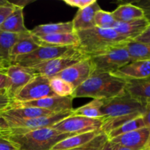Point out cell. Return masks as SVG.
<instances>
[{"label":"cell","instance_id":"cell-36","mask_svg":"<svg viewBox=\"0 0 150 150\" xmlns=\"http://www.w3.org/2000/svg\"><path fill=\"white\" fill-rule=\"evenodd\" d=\"M133 4L141 7L144 13V18L150 23V0H140L133 1Z\"/></svg>","mask_w":150,"mask_h":150},{"label":"cell","instance_id":"cell-31","mask_svg":"<svg viewBox=\"0 0 150 150\" xmlns=\"http://www.w3.org/2000/svg\"><path fill=\"white\" fill-rule=\"evenodd\" d=\"M117 23V21L110 12L100 9L95 13V23L97 27L101 29H114Z\"/></svg>","mask_w":150,"mask_h":150},{"label":"cell","instance_id":"cell-13","mask_svg":"<svg viewBox=\"0 0 150 150\" xmlns=\"http://www.w3.org/2000/svg\"><path fill=\"white\" fill-rule=\"evenodd\" d=\"M112 75L126 81L149 79H150V60L132 61L114 72Z\"/></svg>","mask_w":150,"mask_h":150},{"label":"cell","instance_id":"cell-15","mask_svg":"<svg viewBox=\"0 0 150 150\" xmlns=\"http://www.w3.org/2000/svg\"><path fill=\"white\" fill-rule=\"evenodd\" d=\"M4 72L10 79V85L7 92L12 100L18 92L35 76L28 68L18 65H10L4 69Z\"/></svg>","mask_w":150,"mask_h":150},{"label":"cell","instance_id":"cell-6","mask_svg":"<svg viewBox=\"0 0 150 150\" xmlns=\"http://www.w3.org/2000/svg\"><path fill=\"white\" fill-rule=\"evenodd\" d=\"M77 49L76 47L41 45L29 54L18 57L11 65H18L25 68H29L49 60L71 54Z\"/></svg>","mask_w":150,"mask_h":150},{"label":"cell","instance_id":"cell-8","mask_svg":"<svg viewBox=\"0 0 150 150\" xmlns=\"http://www.w3.org/2000/svg\"><path fill=\"white\" fill-rule=\"evenodd\" d=\"M54 96L57 95L50 86L49 79L41 75H35V76L18 92L16 97L13 98V102H29Z\"/></svg>","mask_w":150,"mask_h":150},{"label":"cell","instance_id":"cell-27","mask_svg":"<svg viewBox=\"0 0 150 150\" xmlns=\"http://www.w3.org/2000/svg\"><path fill=\"white\" fill-rule=\"evenodd\" d=\"M103 104V100L93 99L86 105L76 109H73V115L81 116L86 118L95 120H103V115L101 111Z\"/></svg>","mask_w":150,"mask_h":150},{"label":"cell","instance_id":"cell-47","mask_svg":"<svg viewBox=\"0 0 150 150\" xmlns=\"http://www.w3.org/2000/svg\"><path fill=\"white\" fill-rule=\"evenodd\" d=\"M1 136H4L3 134H1V133H0V137H1Z\"/></svg>","mask_w":150,"mask_h":150},{"label":"cell","instance_id":"cell-45","mask_svg":"<svg viewBox=\"0 0 150 150\" xmlns=\"http://www.w3.org/2000/svg\"><path fill=\"white\" fill-rule=\"evenodd\" d=\"M7 0H0V5H1V4H4V3L7 2Z\"/></svg>","mask_w":150,"mask_h":150},{"label":"cell","instance_id":"cell-3","mask_svg":"<svg viewBox=\"0 0 150 150\" xmlns=\"http://www.w3.org/2000/svg\"><path fill=\"white\" fill-rule=\"evenodd\" d=\"M76 134L65 133L51 127H43L22 133H8L4 137L19 150H51L61 141Z\"/></svg>","mask_w":150,"mask_h":150},{"label":"cell","instance_id":"cell-43","mask_svg":"<svg viewBox=\"0 0 150 150\" xmlns=\"http://www.w3.org/2000/svg\"><path fill=\"white\" fill-rule=\"evenodd\" d=\"M99 150H113L111 143L109 140H107L105 143L103 144V146L100 148Z\"/></svg>","mask_w":150,"mask_h":150},{"label":"cell","instance_id":"cell-19","mask_svg":"<svg viewBox=\"0 0 150 150\" xmlns=\"http://www.w3.org/2000/svg\"><path fill=\"white\" fill-rule=\"evenodd\" d=\"M39 47L40 45L35 40V38L31 35L30 30L28 33L21 34L10 51V65L18 57L29 54Z\"/></svg>","mask_w":150,"mask_h":150},{"label":"cell","instance_id":"cell-16","mask_svg":"<svg viewBox=\"0 0 150 150\" xmlns=\"http://www.w3.org/2000/svg\"><path fill=\"white\" fill-rule=\"evenodd\" d=\"M100 9L98 1H95L88 7L79 10L73 21H71L75 32L86 30L95 27V13Z\"/></svg>","mask_w":150,"mask_h":150},{"label":"cell","instance_id":"cell-30","mask_svg":"<svg viewBox=\"0 0 150 150\" xmlns=\"http://www.w3.org/2000/svg\"><path fill=\"white\" fill-rule=\"evenodd\" d=\"M49 83L51 89L57 96L72 97L75 91L73 85L59 78H51L49 79Z\"/></svg>","mask_w":150,"mask_h":150},{"label":"cell","instance_id":"cell-42","mask_svg":"<svg viewBox=\"0 0 150 150\" xmlns=\"http://www.w3.org/2000/svg\"><path fill=\"white\" fill-rule=\"evenodd\" d=\"M111 143V146H112V149L113 150H132L129 148L125 147L124 146H122V145L118 144H115V143Z\"/></svg>","mask_w":150,"mask_h":150},{"label":"cell","instance_id":"cell-11","mask_svg":"<svg viewBox=\"0 0 150 150\" xmlns=\"http://www.w3.org/2000/svg\"><path fill=\"white\" fill-rule=\"evenodd\" d=\"M73 98L72 97H48L29 102H12L10 107H35L48 110L55 113L65 112L73 109Z\"/></svg>","mask_w":150,"mask_h":150},{"label":"cell","instance_id":"cell-32","mask_svg":"<svg viewBox=\"0 0 150 150\" xmlns=\"http://www.w3.org/2000/svg\"><path fill=\"white\" fill-rule=\"evenodd\" d=\"M108 140V136L103 132L98 135V136L95 138L93 140L91 141L86 144L81 146V147L76 148V149H70V150H99L100 148L103 146L104 143Z\"/></svg>","mask_w":150,"mask_h":150},{"label":"cell","instance_id":"cell-5","mask_svg":"<svg viewBox=\"0 0 150 150\" xmlns=\"http://www.w3.org/2000/svg\"><path fill=\"white\" fill-rule=\"evenodd\" d=\"M101 111L103 120L133 114H142L145 111V105L125 92L122 95L107 100H103Z\"/></svg>","mask_w":150,"mask_h":150},{"label":"cell","instance_id":"cell-26","mask_svg":"<svg viewBox=\"0 0 150 150\" xmlns=\"http://www.w3.org/2000/svg\"><path fill=\"white\" fill-rule=\"evenodd\" d=\"M126 92L144 104L150 101V79L127 81Z\"/></svg>","mask_w":150,"mask_h":150},{"label":"cell","instance_id":"cell-24","mask_svg":"<svg viewBox=\"0 0 150 150\" xmlns=\"http://www.w3.org/2000/svg\"><path fill=\"white\" fill-rule=\"evenodd\" d=\"M111 14L117 22L130 21L144 18L143 10L131 2L120 4L115 10L111 12Z\"/></svg>","mask_w":150,"mask_h":150},{"label":"cell","instance_id":"cell-39","mask_svg":"<svg viewBox=\"0 0 150 150\" xmlns=\"http://www.w3.org/2000/svg\"><path fill=\"white\" fill-rule=\"evenodd\" d=\"M10 81L8 76L6 75L4 70H0V90L6 89L7 90L10 87Z\"/></svg>","mask_w":150,"mask_h":150},{"label":"cell","instance_id":"cell-23","mask_svg":"<svg viewBox=\"0 0 150 150\" xmlns=\"http://www.w3.org/2000/svg\"><path fill=\"white\" fill-rule=\"evenodd\" d=\"M73 32L75 31L72 21L39 25L30 30L31 35L37 38L60 33H70Z\"/></svg>","mask_w":150,"mask_h":150},{"label":"cell","instance_id":"cell-4","mask_svg":"<svg viewBox=\"0 0 150 150\" xmlns=\"http://www.w3.org/2000/svg\"><path fill=\"white\" fill-rule=\"evenodd\" d=\"M126 43V42H125ZM125 43L111 48L105 52L89 57L93 67V74L114 73L132 62Z\"/></svg>","mask_w":150,"mask_h":150},{"label":"cell","instance_id":"cell-22","mask_svg":"<svg viewBox=\"0 0 150 150\" xmlns=\"http://www.w3.org/2000/svg\"><path fill=\"white\" fill-rule=\"evenodd\" d=\"M102 132V130H99L73 135L57 143L55 146H53L51 150H70L81 147L93 140Z\"/></svg>","mask_w":150,"mask_h":150},{"label":"cell","instance_id":"cell-38","mask_svg":"<svg viewBox=\"0 0 150 150\" xmlns=\"http://www.w3.org/2000/svg\"><path fill=\"white\" fill-rule=\"evenodd\" d=\"M0 150H19L18 148L4 136L0 137Z\"/></svg>","mask_w":150,"mask_h":150},{"label":"cell","instance_id":"cell-44","mask_svg":"<svg viewBox=\"0 0 150 150\" xmlns=\"http://www.w3.org/2000/svg\"><path fill=\"white\" fill-rule=\"evenodd\" d=\"M141 150H150V145H148V146H146V147H144V149H142Z\"/></svg>","mask_w":150,"mask_h":150},{"label":"cell","instance_id":"cell-35","mask_svg":"<svg viewBox=\"0 0 150 150\" xmlns=\"http://www.w3.org/2000/svg\"><path fill=\"white\" fill-rule=\"evenodd\" d=\"M12 100L7 95L6 89L0 90V111L7 109L11 105Z\"/></svg>","mask_w":150,"mask_h":150},{"label":"cell","instance_id":"cell-12","mask_svg":"<svg viewBox=\"0 0 150 150\" xmlns=\"http://www.w3.org/2000/svg\"><path fill=\"white\" fill-rule=\"evenodd\" d=\"M93 73L92 62L89 57L83 59L76 64L67 67L54 77L59 78L73 86L75 89L86 81ZM53 78V77H52Z\"/></svg>","mask_w":150,"mask_h":150},{"label":"cell","instance_id":"cell-48","mask_svg":"<svg viewBox=\"0 0 150 150\" xmlns=\"http://www.w3.org/2000/svg\"><path fill=\"white\" fill-rule=\"evenodd\" d=\"M148 145H150V140H149V144Z\"/></svg>","mask_w":150,"mask_h":150},{"label":"cell","instance_id":"cell-14","mask_svg":"<svg viewBox=\"0 0 150 150\" xmlns=\"http://www.w3.org/2000/svg\"><path fill=\"white\" fill-rule=\"evenodd\" d=\"M149 140L150 129L145 127L120 135L109 141L112 143L118 144L132 150H141L148 146Z\"/></svg>","mask_w":150,"mask_h":150},{"label":"cell","instance_id":"cell-17","mask_svg":"<svg viewBox=\"0 0 150 150\" xmlns=\"http://www.w3.org/2000/svg\"><path fill=\"white\" fill-rule=\"evenodd\" d=\"M14 4H16L14 10L0 26V30L17 35L28 33L29 30L25 26L23 18V10L24 6L16 4V3Z\"/></svg>","mask_w":150,"mask_h":150},{"label":"cell","instance_id":"cell-33","mask_svg":"<svg viewBox=\"0 0 150 150\" xmlns=\"http://www.w3.org/2000/svg\"><path fill=\"white\" fill-rule=\"evenodd\" d=\"M15 7H16V4L9 1L0 5V26L7 18V17L13 13Z\"/></svg>","mask_w":150,"mask_h":150},{"label":"cell","instance_id":"cell-28","mask_svg":"<svg viewBox=\"0 0 150 150\" xmlns=\"http://www.w3.org/2000/svg\"><path fill=\"white\" fill-rule=\"evenodd\" d=\"M125 47L132 61L150 60V44L129 40L125 43Z\"/></svg>","mask_w":150,"mask_h":150},{"label":"cell","instance_id":"cell-34","mask_svg":"<svg viewBox=\"0 0 150 150\" xmlns=\"http://www.w3.org/2000/svg\"><path fill=\"white\" fill-rule=\"evenodd\" d=\"M95 0H64V2L70 7H76L79 10L85 8L95 1Z\"/></svg>","mask_w":150,"mask_h":150},{"label":"cell","instance_id":"cell-20","mask_svg":"<svg viewBox=\"0 0 150 150\" xmlns=\"http://www.w3.org/2000/svg\"><path fill=\"white\" fill-rule=\"evenodd\" d=\"M57 113L35 107H10L7 109L0 111L1 117H9L17 119H34L48 117Z\"/></svg>","mask_w":150,"mask_h":150},{"label":"cell","instance_id":"cell-21","mask_svg":"<svg viewBox=\"0 0 150 150\" xmlns=\"http://www.w3.org/2000/svg\"><path fill=\"white\" fill-rule=\"evenodd\" d=\"M149 23L145 18L126 22H117L114 29L121 36L133 40L140 35Z\"/></svg>","mask_w":150,"mask_h":150},{"label":"cell","instance_id":"cell-1","mask_svg":"<svg viewBox=\"0 0 150 150\" xmlns=\"http://www.w3.org/2000/svg\"><path fill=\"white\" fill-rule=\"evenodd\" d=\"M127 81L111 73L93 74L76 88L72 98H91L107 100L126 92Z\"/></svg>","mask_w":150,"mask_h":150},{"label":"cell","instance_id":"cell-46","mask_svg":"<svg viewBox=\"0 0 150 150\" xmlns=\"http://www.w3.org/2000/svg\"><path fill=\"white\" fill-rule=\"evenodd\" d=\"M4 70V67H3L2 66H1V64H0V70Z\"/></svg>","mask_w":150,"mask_h":150},{"label":"cell","instance_id":"cell-2","mask_svg":"<svg viewBox=\"0 0 150 150\" xmlns=\"http://www.w3.org/2000/svg\"><path fill=\"white\" fill-rule=\"evenodd\" d=\"M79 39L78 49L87 57L97 55L129 41L114 29L95 27L76 32Z\"/></svg>","mask_w":150,"mask_h":150},{"label":"cell","instance_id":"cell-7","mask_svg":"<svg viewBox=\"0 0 150 150\" xmlns=\"http://www.w3.org/2000/svg\"><path fill=\"white\" fill-rule=\"evenodd\" d=\"M73 115V110L65 112H60L48 117H42L34 119H17L9 117H2L10 126L8 133H22L29 130L43 127H51L61 120ZM7 133V134H8Z\"/></svg>","mask_w":150,"mask_h":150},{"label":"cell","instance_id":"cell-9","mask_svg":"<svg viewBox=\"0 0 150 150\" xmlns=\"http://www.w3.org/2000/svg\"><path fill=\"white\" fill-rule=\"evenodd\" d=\"M86 57H89L84 55L79 49H77L75 52L71 54L49 60L28 69L34 75H41L45 76L48 79H51L62 70L76 64Z\"/></svg>","mask_w":150,"mask_h":150},{"label":"cell","instance_id":"cell-41","mask_svg":"<svg viewBox=\"0 0 150 150\" xmlns=\"http://www.w3.org/2000/svg\"><path fill=\"white\" fill-rule=\"evenodd\" d=\"M10 126H9L7 122L6 121L5 119L0 116V133L6 136L10 131Z\"/></svg>","mask_w":150,"mask_h":150},{"label":"cell","instance_id":"cell-40","mask_svg":"<svg viewBox=\"0 0 150 150\" xmlns=\"http://www.w3.org/2000/svg\"><path fill=\"white\" fill-rule=\"evenodd\" d=\"M145 111L143 114V119L145 125L150 129V101L145 103Z\"/></svg>","mask_w":150,"mask_h":150},{"label":"cell","instance_id":"cell-18","mask_svg":"<svg viewBox=\"0 0 150 150\" xmlns=\"http://www.w3.org/2000/svg\"><path fill=\"white\" fill-rule=\"evenodd\" d=\"M35 37V36H34ZM40 46L51 45V46H68L78 48L79 45V39L76 32L70 33H60L48 36L35 37Z\"/></svg>","mask_w":150,"mask_h":150},{"label":"cell","instance_id":"cell-10","mask_svg":"<svg viewBox=\"0 0 150 150\" xmlns=\"http://www.w3.org/2000/svg\"><path fill=\"white\" fill-rule=\"evenodd\" d=\"M103 122V120H95L81 116L71 115L59 122L52 127L62 133L81 134L100 130Z\"/></svg>","mask_w":150,"mask_h":150},{"label":"cell","instance_id":"cell-29","mask_svg":"<svg viewBox=\"0 0 150 150\" xmlns=\"http://www.w3.org/2000/svg\"><path fill=\"white\" fill-rule=\"evenodd\" d=\"M146 127V125H145L144 121L143 116H141V117L135 118L133 120H131L130 121L124 123L121 126L114 129V130H113L112 131H111L106 135L108 136V139L110 140V139L120 136V135L130 133V132L133 131V130L143 128V127Z\"/></svg>","mask_w":150,"mask_h":150},{"label":"cell","instance_id":"cell-25","mask_svg":"<svg viewBox=\"0 0 150 150\" xmlns=\"http://www.w3.org/2000/svg\"><path fill=\"white\" fill-rule=\"evenodd\" d=\"M20 35L0 30V64L4 69L10 65V51L19 39Z\"/></svg>","mask_w":150,"mask_h":150},{"label":"cell","instance_id":"cell-37","mask_svg":"<svg viewBox=\"0 0 150 150\" xmlns=\"http://www.w3.org/2000/svg\"><path fill=\"white\" fill-rule=\"evenodd\" d=\"M133 40L139 42H142V43L150 44V23L140 35H139L137 38H136Z\"/></svg>","mask_w":150,"mask_h":150}]
</instances>
